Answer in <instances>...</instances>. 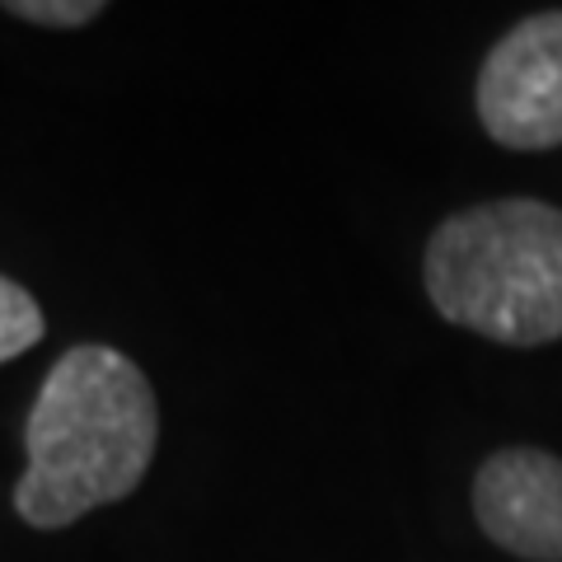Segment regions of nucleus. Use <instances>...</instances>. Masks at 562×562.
<instances>
[{
    "instance_id": "f257e3e1",
    "label": "nucleus",
    "mask_w": 562,
    "mask_h": 562,
    "mask_svg": "<svg viewBox=\"0 0 562 562\" xmlns=\"http://www.w3.org/2000/svg\"><path fill=\"white\" fill-rule=\"evenodd\" d=\"M160 446V403L146 371L103 342H80L47 371L33 398L14 483V512L33 530H66L80 516L132 497Z\"/></svg>"
},
{
    "instance_id": "f03ea898",
    "label": "nucleus",
    "mask_w": 562,
    "mask_h": 562,
    "mask_svg": "<svg viewBox=\"0 0 562 562\" xmlns=\"http://www.w3.org/2000/svg\"><path fill=\"white\" fill-rule=\"evenodd\" d=\"M422 286L446 324L502 347L562 338V206L502 198L446 216L422 254Z\"/></svg>"
},
{
    "instance_id": "7ed1b4c3",
    "label": "nucleus",
    "mask_w": 562,
    "mask_h": 562,
    "mask_svg": "<svg viewBox=\"0 0 562 562\" xmlns=\"http://www.w3.org/2000/svg\"><path fill=\"white\" fill-rule=\"evenodd\" d=\"M483 132L506 150L562 146V10L520 20L473 85Z\"/></svg>"
},
{
    "instance_id": "20e7f679",
    "label": "nucleus",
    "mask_w": 562,
    "mask_h": 562,
    "mask_svg": "<svg viewBox=\"0 0 562 562\" xmlns=\"http://www.w3.org/2000/svg\"><path fill=\"white\" fill-rule=\"evenodd\" d=\"M473 520L525 562H562V460L535 446L487 454L473 473Z\"/></svg>"
},
{
    "instance_id": "39448f33",
    "label": "nucleus",
    "mask_w": 562,
    "mask_h": 562,
    "mask_svg": "<svg viewBox=\"0 0 562 562\" xmlns=\"http://www.w3.org/2000/svg\"><path fill=\"white\" fill-rule=\"evenodd\" d=\"M43 333H47V319H43L38 301H33L20 281L0 277V366L24 357L29 347H38Z\"/></svg>"
},
{
    "instance_id": "423d86ee",
    "label": "nucleus",
    "mask_w": 562,
    "mask_h": 562,
    "mask_svg": "<svg viewBox=\"0 0 562 562\" xmlns=\"http://www.w3.org/2000/svg\"><path fill=\"white\" fill-rule=\"evenodd\" d=\"M5 14L47 29H80L103 14V0H5Z\"/></svg>"
}]
</instances>
